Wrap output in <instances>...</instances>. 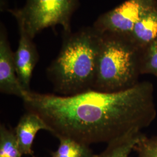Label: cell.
<instances>
[{"instance_id":"9c48e42d","label":"cell","mask_w":157,"mask_h":157,"mask_svg":"<svg viewBox=\"0 0 157 157\" xmlns=\"http://www.w3.org/2000/svg\"><path fill=\"white\" fill-rule=\"evenodd\" d=\"M128 39L141 51L157 39V6L141 17Z\"/></svg>"},{"instance_id":"6da1fadb","label":"cell","mask_w":157,"mask_h":157,"mask_svg":"<svg viewBox=\"0 0 157 157\" xmlns=\"http://www.w3.org/2000/svg\"><path fill=\"white\" fill-rule=\"evenodd\" d=\"M21 99L26 111L42 118L57 139L88 146L140 133L157 117L154 86L147 81L112 93L90 90L65 96L24 91Z\"/></svg>"},{"instance_id":"7c38bea8","label":"cell","mask_w":157,"mask_h":157,"mask_svg":"<svg viewBox=\"0 0 157 157\" xmlns=\"http://www.w3.org/2000/svg\"><path fill=\"white\" fill-rule=\"evenodd\" d=\"M14 130L0 125V157H22Z\"/></svg>"},{"instance_id":"8fae6325","label":"cell","mask_w":157,"mask_h":157,"mask_svg":"<svg viewBox=\"0 0 157 157\" xmlns=\"http://www.w3.org/2000/svg\"><path fill=\"white\" fill-rule=\"evenodd\" d=\"M58 148L51 157H93L95 155L89 146L68 137H59Z\"/></svg>"},{"instance_id":"7a4b0ae2","label":"cell","mask_w":157,"mask_h":157,"mask_svg":"<svg viewBox=\"0 0 157 157\" xmlns=\"http://www.w3.org/2000/svg\"><path fill=\"white\" fill-rule=\"evenodd\" d=\"M101 40L93 27L64 33L59 53L47 69L56 93L67 96L93 89Z\"/></svg>"},{"instance_id":"4fadbf2b","label":"cell","mask_w":157,"mask_h":157,"mask_svg":"<svg viewBox=\"0 0 157 157\" xmlns=\"http://www.w3.org/2000/svg\"><path fill=\"white\" fill-rule=\"evenodd\" d=\"M141 54V74L157 76V39L143 49Z\"/></svg>"},{"instance_id":"5bb4252c","label":"cell","mask_w":157,"mask_h":157,"mask_svg":"<svg viewBox=\"0 0 157 157\" xmlns=\"http://www.w3.org/2000/svg\"><path fill=\"white\" fill-rule=\"evenodd\" d=\"M133 151L136 157H157V136L148 137L142 134Z\"/></svg>"},{"instance_id":"30bf717a","label":"cell","mask_w":157,"mask_h":157,"mask_svg":"<svg viewBox=\"0 0 157 157\" xmlns=\"http://www.w3.org/2000/svg\"><path fill=\"white\" fill-rule=\"evenodd\" d=\"M142 133L126 136L107 144L106 148L93 157H129Z\"/></svg>"},{"instance_id":"8992f818","label":"cell","mask_w":157,"mask_h":157,"mask_svg":"<svg viewBox=\"0 0 157 157\" xmlns=\"http://www.w3.org/2000/svg\"><path fill=\"white\" fill-rule=\"evenodd\" d=\"M0 91L22 98L24 91L17 76L14 52L12 50L5 26L0 28Z\"/></svg>"},{"instance_id":"277c9868","label":"cell","mask_w":157,"mask_h":157,"mask_svg":"<svg viewBox=\"0 0 157 157\" xmlns=\"http://www.w3.org/2000/svg\"><path fill=\"white\" fill-rule=\"evenodd\" d=\"M78 6V0H26L21 9L10 10L19 28L33 39L43 30L61 25L69 33L71 19Z\"/></svg>"},{"instance_id":"52a82bcc","label":"cell","mask_w":157,"mask_h":157,"mask_svg":"<svg viewBox=\"0 0 157 157\" xmlns=\"http://www.w3.org/2000/svg\"><path fill=\"white\" fill-rule=\"evenodd\" d=\"M20 39L14 59L19 82L23 90L31 91L30 82L34 69L39 59L37 47L33 39L22 29L19 28Z\"/></svg>"},{"instance_id":"ba28073f","label":"cell","mask_w":157,"mask_h":157,"mask_svg":"<svg viewBox=\"0 0 157 157\" xmlns=\"http://www.w3.org/2000/svg\"><path fill=\"white\" fill-rule=\"evenodd\" d=\"M41 130L50 132L44 120L36 113L27 111L20 118L14 132L23 155L33 156V141L37 133Z\"/></svg>"},{"instance_id":"3957f363","label":"cell","mask_w":157,"mask_h":157,"mask_svg":"<svg viewBox=\"0 0 157 157\" xmlns=\"http://www.w3.org/2000/svg\"><path fill=\"white\" fill-rule=\"evenodd\" d=\"M141 54V51L126 37L101 34L92 90L118 92L128 90L139 83Z\"/></svg>"},{"instance_id":"5b68a950","label":"cell","mask_w":157,"mask_h":157,"mask_svg":"<svg viewBox=\"0 0 157 157\" xmlns=\"http://www.w3.org/2000/svg\"><path fill=\"white\" fill-rule=\"evenodd\" d=\"M155 6V0H126L101 15L93 27L100 34H110L128 38L141 17Z\"/></svg>"}]
</instances>
